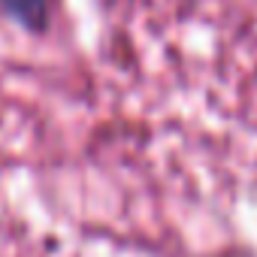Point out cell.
<instances>
[{"label": "cell", "mask_w": 257, "mask_h": 257, "mask_svg": "<svg viewBox=\"0 0 257 257\" xmlns=\"http://www.w3.org/2000/svg\"><path fill=\"white\" fill-rule=\"evenodd\" d=\"M0 10H4L13 22H19L22 28L40 34L52 22L55 0H0Z\"/></svg>", "instance_id": "1"}]
</instances>
